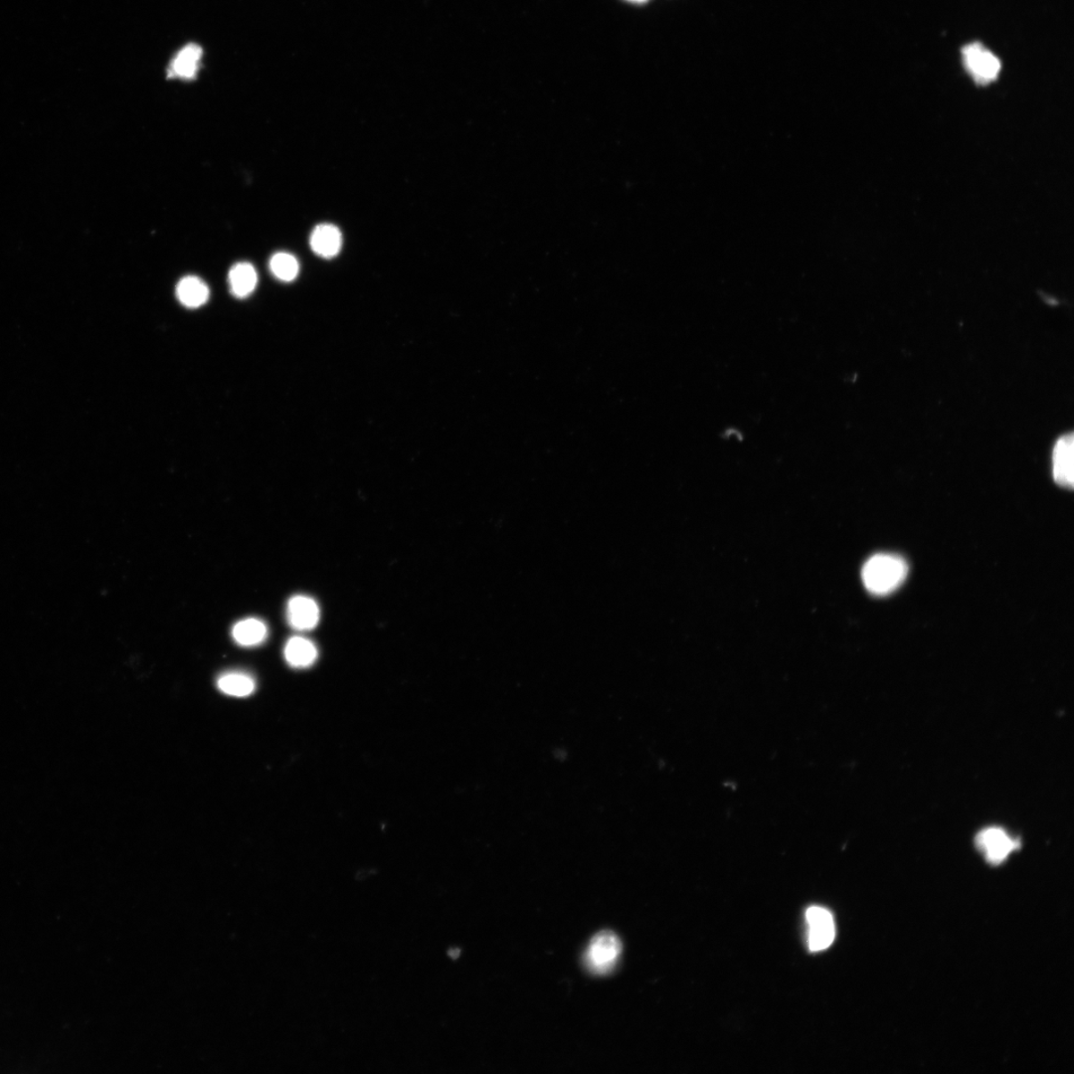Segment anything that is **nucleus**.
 <instances>
[{
  "instance_id": "obj_1",
  "label": "nucleus",
  "mask_w": 1074,
  "mask_h": 1074,
  "mask_svg": "<svg viewBox=\"0 0 1074 1074\" xmlns=\"http://www.w3.org/2000/svg\"><path fill=\"white\" fill-rule=\"evenodd\" d=\"M909 565L894 554H877L869 558L861 571L862 581L870 593L885 596L893 593L904 583Z\"/></svg>"
},
{
  "instance_id": "obj_2",
  "label": "nucleus",
  "mask_w": 1074,
  "mask_h": 1074,
  "mask_svg": "<svg viewBox=\"0 0 1074 1074\" xmlns=\"http://www.w3.org/2000/svg\"><path fill=\"white\" fill-rule=\"evenodd\" d=\"M622 952L621 940L613 931L604 930L592 938L585 954L590 971L606 974L613 970Z\"/></svg>"
},
{
  "instance_id": "obj_3",
  "label": "nucleus",
  "mask_w": 1074,
  "mask_h": 1074,
  "mask_svg": "<svg viewBox=\"0 0 1074 1074\" xmlns=\"http://www.w3.org/2000/svg\"><path fill=\"white\" fill-rule=\"evenodd\" d=\"M962 58L967 72L978 85L990 84L996 80L1001 72L1000 59L978 42L964 46Z\"/></svg>"
},
{
  "instance_id": "obj_4",
  "label": "nucleus",
  "mask_w": 1074,
  "mask_h": 1074,
  "mask_svg": "<svg viewBox=\"0 0 1074 1074\" xmlns=\"http://www.w3.org/2000/svg\"><path fill=\"white\" fill-rule=\"evenodd\" d=\"M806 919L809 926L810 950L818 952L829 948L835 936L832 913L821 906H811L806 912Z\"/></svg>"
},
{
  "instance_id": "obj_5",
  "label": "nucleus",
  "mask_w": 1074,
  "mask_h": 1074,
  "mask_svg": "<svg viewBox=\"0 0 1074 1074\" xmlns=\"http://www.w3.org/2000/svg\"><path fill=\"white\" fill-rule=\"evenodd\" d=\"M977 846L985 853L986 859L993 865L1001 864L1010 853L1019 847V842L1012 840L1000 827H988L977 835Z\"/></svg>"
},
{
  "instance_id": "obj_6",
  "label": "nucleus",
  "mask_w": 1074,
  "mask_h": 1074,
  "mask_svg": "<svg viewBox=\"0 0 1074 1074\" xmlns=\"http://www.w3.org/2000/svg\"><path fill=\"white\" fill-rule=\"evenodd\" d=\"M321 611L313 598L298 595L290 598L287 606V619L290 627L298 631H310L318 626Z\"/></svg>"
},
{
  "instance_id": "obj_7",
  "label": "nucleus",
  "mask_w": 1074,
  "mask_h": 1074,
  "mask_svg": "<svg viewBox=\"0 0 1074 1074\" xmlns=\"http://www.w3.org/2000/svg\"><path fill=\"white\" fill-rule=\"evenodd\" d=\"M1053 479L1059 486L1073 488V435H1064L1053 449Z\"/></svg>"
},
{
  "instance_id": "obj_8",
  "label": "nucleus",
  "mask_w": 1074,
  "mask_h": 1074,
  "mask_svg": "<svg viewBox=\"0 0 1074 1074\" xmlns=\"http://www.w3.org/2000/svg\"><path fill=\"white\" fill-rule=\"evenodd\" d=\"M342 237L340 229L331 224H321L314 229L311 236L313 251L325 259L337 256L341 248Z\"/></svg>"
},
{
  "instance_id": "obj_9",
  "label": "nucleus",
  "mask_w": 1074,
  "mask_h": 1074,
  "mask_svg": "<svg viewBox=\"0 0 1074 1074\" xmlns=\"http://www.w3.org/2000/svg\"><path fill=\"white\" fill-rule=\"evenodd\" d=\"M284 655L290 667L305 668L315 663L319 653L318 649L309 639L294 637L287 642Z\"/></svg>"
},
{
  "instance_id": "obj_10",
  "label": "nucleus",
  "mask_w": 1074,
  "mask_h": 1074,
  "mask_svg": "<svg viewBox=\"0 0 1074 1074\" xmlns=\"http://www.w3.org/2000/svg\"><path fill=\"white\" fill-rule=\"evenodd\" d=\"M228 281L233 296L248 298L257 286V272L249 263H238L229 272Z\"/></svg>"
},
{
  "instance_id": "obj_11",
  "label": "nucleus",
  "mask_w": 1074,
  "mask_h": 1074,
  "mask_svg": "<svg viewBox=\"0 0 1074 1074\" xmlns=\"http://www.w3.org/2000/svg\"><path fill=\"white\" fill-rule=\"evenodd\" d=\"M176 296L184 306L197 309L208 301L209 289L201 279L189 276L180 280L176 287Z\"/></svg>"
},
{
  "instance_id": "obj_12",
  "label": "nucleus",
  "mask_w": 1074,
  "mask_h": 1074,
  "mask_svg": "<svg viewBox=\"0 0 1074 1074\" xmlns=\"http://www.w3.org/2000/svg\"><path fill=\"white\" fill-rule=\"evenodd\" d=\"M202 49L196 44L184 47L173 59L170 70V77L193 79L197 74Z\"/></svg>"
},
{
  "instance_id": "obj_13",
  "label": "nucleus",
  "mask_w": 1074,
  "mask_h": 1074,
  "mask_svg": "<svg viewBox=\"0 0 1074 1074\" xmlns=\"http://www.w3.org/2000/svg\"><path fill=\"white\" fill-rule=\"evenodd\" d=\"M267 636L266 625L254 618L238 622L232 630V637L237 644L244 647L257 646L265 641Z\"/></svg>"
},
{
  "instance_id": "obj_14",
  "label": "nucleus",
  "mask_w": 1074,
  "mask_h": 1074,
  "mask_svg": "<svg viewBox=\"0 0 1074 1074\" xmlns=\"http://www.w3.org/2000/svg\"><path fill=\"white\" fill-rule=\"evenodd\" d=\"M217 686L220 691L231 697L245 698L253 693L256 684L248 674L234 672L220 676Z\"/></svg>"
},
{
  "instance_id": "obj_15",
  "label": "nucleus",
  "mask_w": 1074,
  "mask_h": 1074,
  "mask_svg": "<svg viewBox=\"0 0 1074 1074\" xmlns=\"http://www.w3.org/2000/svg\"><path fill=\"white\" fill-rule=\"evenodd\" d=\"M270 268L277 279L290 281L298 274V263L293 255L281 252L274 255L270 261Z\"/></svg>"
},
{
  "instance_id": "obj_16",
  "label": "nucleus",
  "mask_w": 1074,
  "mask_h": 1074,
  "mask_svg": "<svg viewBox=\"0 0 1074 1074\" xmlns=\"http://www.w3.org/2000/svg\"><path fill=\"white\" fill-rule=\"evenodd\" d=\"M459 954H460V950H457V949H453L450 951V952H449V955H450L454 959H456L457 956H459Z\"/></svg>"
},
{
  "instance_id": "obj_17",
  "label": "nucleus",
  "mask_w": 1074,
  "mask_h": 1074,
  "mask_svg": "<svg viewBox=\"0 0 1074 1074\" xmlns=\"http://www.w3.org/2000/svg\"><path fill=\"white\" fill-rule=\"evenodd\" d=\"M630 2H633V3H644V2H647V0H630Z\"/></svg>"
}]
</instances>
